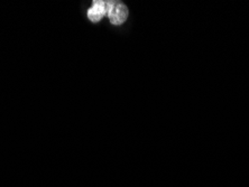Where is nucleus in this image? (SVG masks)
<instances>
[{"instance_id": "f257e3e1", "label": "nucleus", "mask_w": 249, "mask_h": 187, "mask_svg": "<svg viewBox=\"0 0 249 187\" xmlns=\"http://www.w3.org/2000/svg\"><path fill=\"white\" fill-rule=\"evenodd\" d=\"M107 2V16L112 25L119 26L126 21L128 17L127 6L122 1H106Z\"/></svg>"}, {"instance_id": "f03ea898", "label": "nucleus", "mask_w": 249, "mask_h": 187, "mask_svg": "<svg viewBox=\"0 0 249 187\" xmlns=\"http://www.w3.org/2000/svg\"><path fill=\"white\" fill-rule=\"evenodd\" d=\"M105 16H107V2L104 0H96L91 8L88 9V18L92 23H98Z\"/></svg>"}]
</instances>
